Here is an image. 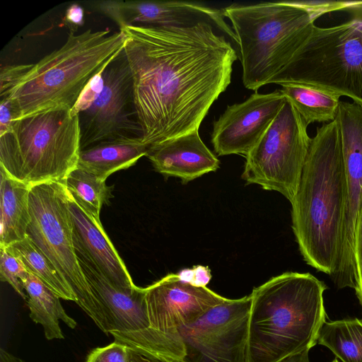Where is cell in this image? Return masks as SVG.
I'll use <instances>...</instances> for the list:
<instances>
[{
	"label": "cell",
	"instance_id": "cell-1",
	"mask_svg": "<svg viewBox=\"0 0 362 362\" xmlns=\"http://www.w3.org/2000/svg\"><path fill=\"white\" fill-rule=\"evenodd\" d=\"M215 28L199 21L119 29L127 37L124 52L141 139L150 147L199 130L230 83L238 54Z\"/></svg>",
	"mask_w": 362,
	"mask_h": 362
},
{
	"label": "cell",
	"instance_id": "cell-2",
	"mask_svg": "<svg viewBox=\"0 0 362 362\" xmlns=\"http://www.w3.org/2000/svg\"><path fill=\"white\" fill-rule=\"evenodd\" d=\"M345 173L336 119L312 138L297 192L291 202L292 228L305 262L330 276L341 242Z\"/></svg>",
	"mask_w": 362,
	"mask_h": 362
},
{
	"label": "cell",
	"instance_id": "cell-3",
	"mask_svg": "<svg viewBox=\"0 0 362 362\" xmlns=\"http://www.w3.org/2000/svg\"><path fill=\"white\" fill-rule=\"evenodd\" d=\"M326 284L310 273L288 272L251 294L247 362H279L310 350L326 322Z\"/></svg>",
	"mask_w": 362,
	"mask_h": 362
},
{
	"label": "cell",
	"instance_id": "cell-4",
	"mask_svg": "<svg viewBox=\"0 0 362 362\" xmlns=\"http://www.w3.org/2000/svg\"><path fill=\"white\" fill-rule=\"evenodd\" d=\"M121 30L70 32L64 44L44 57L5 95L19 118L64 108L71 110L88 82L124 49Z\"/></svg>",
	"mask_w": 362,
	"mask_h": 362
},
{
	"label": "cell",
	"instance_id": "cell-5",
	"mask_svg": "<svg viewBox=\"0 0 362 362\" xmlns=\"http://www.w3.org/2000/svg\"><path fill=\"white\" fill-rule=\"evenodd\" d=\"M221 11L236 37L243 85L255 92L281 83L319 18L296 1L233 4Z\"/></svg>",
	"mask_w": 362,
	"mask_h": 362
},
{
	"label": "cell",
	"instance_id": "cell-6",
	"mask_svg": "<svg viewBox=\"0 0 362 362\" xmlns=\"http://www.w3.org/2000/svg\"><path fill=\"white\" fill-rule=\"evenodd\" d=\"M81 150L78 115L52 110L18 119L0 136V168L30 187L62 182L77 168Z\"/></svg>",
	"mask_w": 362,
	"mask_h": 362
},
{
	"label": "cell",
	"instance_id": "cell-7",
	"mask_svg": "<svg viewBox=\"0 0 362 362\" xmlns=\"http://www.w3.org/2000/svg\"><path fill=\"white\" fill-rule=\"evenodd\" d=\"M284 83L313 86L362 105V20L314 25L280 84Z\"/></svg>",
	"mask_w": 362,
	"mask_h": 362
},
{
	"label": "cell",
	"instance_id": "cell-8",
	"mask_svg": "<svg viewBox=\"0 0 362 362\" xmlns=\"http://www.w3.org/2000/svg\"><path fill=\"white\" fill-rule=\"evenodd\" d=\"M27 235L65 279L76 304L105 334L107 322L79 264L73 242L67 190L62 182L31 187Z\"/></svg>",
	"mask_w": 362,
	"mask_h": 362
},
{
	"label": "cell",
	"instance_id": "cell-9",
	"mask_svg": "<svg viewBox=\"0 0 362 362\" xmlns=\"http://www.w3.org/2000/svg\"><path fill=\"white\" fill-rule=\"evenodd\" d=\"M308 124L286 101L265 133L245 156L242 178L291 202L297 192L312 138Z\"/></svg>",
	"mask_w": 362,
	"mask_h": 362
},
{
	"label": "cell",
	"instance_id": "cell-10",
	"mask_svg": "<svg viewBox=\"0 0 362 362\" xmlns=\"http://www.w3.org/2000/svg\"><path fill=\"white\" fill-rule=\"evenodd\" d=\"M335 119L341 141L345 200L339 257L331 277L338 288L355 290L356 238L362 208V105L340 101Z\"/></svg>",
	"mask_w": 362,
	"mask_h": 362
},
{
	"label": "cell",
	"instance_id": "cell-11",
	"mask_svg": "<svg viewBox=\"0 0 362 362\" xmlns=\"http://www.w3.org/2000/svg\"><path fill=\"white\" fill-rule=\"evenodd\" d=\"M251 296L227 298L180 328L187 362H247Z\"/></svg>",
	"mask_w": 362,
	"mask_h": 362
},
{
	"label": "cell",
	"instance_id": "cell-12",
	"mask_svg": "<svg viewBox=\"0 0 362 362\" xmlns=\"http://www.w3.org/2000/svg\"><path fill=\"white\" fill-rule=\"evenodd\" d=\"M104 86L95 103L81 113V148L124 137H141L131 70L124 49L103 70Z\"/></svg>",
	"mask_w": 362,
	"mask_h": 362
},
{
	"label": "cell",
	"instance_id": "cell-13",
	"mask_svg": "<svg viewBox=\"0 0 362 362\" xmlns=\"http://www.w3.org/2000/svg\"><path fill=\"white\" fill-rule=\"evenodd\" d=\"M146 288V304L150 327L165 333H179L224 298L206 286H196L169 274Z\"/></svg>",
	"mask_w": 362,
	"mask_h": 362
},
{
	"label": "cell",
	"instance_id": "cell-14",
	"mask_svg": "<svg viewBox=\"0 0 362 362\" xmlns=\"http://www.w3.org/2000/svg\"><path fill=\"white\" fill-rule=\"evenodd\" d=\"M286 101L280 90L255 92L246 100L228 106L214 122L211 143L218 156L245 157L265 133Z\"/></svg>",
	"mask_w": 362,
	"mask_h": 362
},
{
	"label": "cell",
	"instance_id": "cell-15",
	"mask_svg": "<svg viewBox=\"0 0 362 362\" xmlns=\"http://www.w3.org/2000/svg\"><path fill=\"white\" fill-rule=\"evenodd\" d=\"M98 7L119 29L125 26H182L206 21L236 42L235 33L226 23L222 11L200 4L177 1H104Z\"/></svg>",
	"mask_w": 362,
	"mask_h": 362
},
{
	"label": "cell",
	"instance_id": "cell-16",
	"mask_svg": "<svg viewBox=\"0 0 362 362\" xmlns=\"http://www.w3.org/2000/svg\"><path fill=\"white\" fill-rule=\"evenodd\" d=\"M76 255L91 291L104 314L109 334L112 331H134L150 327L145 288L136 286L132 288H125L118 286L86 258L78 253Z\"/></svg>",
	"mask_w": 362,
	"mask_h": 362
},
{
	"label": "cell",
	"instance_id": "cell-17",
	"mask_svg": "<svg viewBox=\"0 0 362 362\" xmlns=\"http://www.w3.org/2000/svg\"><path fill=\"white\" fill-rule=\"evenodd\" d=\"M69 210L76 252L90 261L118 286H136L124 262L106 234L101 221L85 211L67 191Z\"/></svg>",
	"mask_w": 362,
	"mask_h": 362
},
{
	"label": "cell",
	"instance_id": "cell-18",
	"mask_svg": "<svg viewBox=\"0 0 362 362\" xmlns=\"http://www.w3.org/2000/svg\"><path fill=\"white\" fill-rule=\"evenodd\" d=\"M154 170L183 184L216 171L219 160L202 141L199 130L152 146L146 154Z\"/></svg>",
	"mask_w": 362,
	"mask_h": 362
},
{
	"label": "cell",
	"instance_id": "cell-19",
	"mask_svg": "<svg viewBox=\"0 0 362 362\" xmlns=\"http://www.w3.org/2000/svg\"><path fill=\"white\" fill-rule=\"evenodd\" d=\"M149 148L141 137L103 141L81 149L77 167L106 180L111 174L134 165L140 158L146 156Z\"/></svg>",
	"mask_w": 362,
	"mask_h": 362
},
{
	"label": "cell",
	"instance_id": "cell-20",
	"mask_svg": "<svg viewBox=\"0 0 362 362\" xmlns=\"http://www.w3.org/2000/svg\"><path fill=\"white\" fill-rule=\"evenodd\" d=\"M30 188L0 168V247H7L27 237Z\"/></svg>",
	"mask_w": 362,
	"mask_h": 362
},
{
	"label": "cell",
	"instance_id": "cell-21",
	"mask_svg": "<svg viewBox=\"0 0 362 362\" xmlns=\"http://www.w3.org/2000/svg\"><path fill=\"white\" fill-rule=\"evenodd\" d=\"M22 281L28 295L30 318L42 326L47 339H64L59 320L71 329L76 327V322L66 313L60 298L29 272Z\"/></svg>",
	"mask_w": 362,
	"mask_h": 362
},
{
	"label": "cell",
	"instance_id": "cell-22",
	"mask_svg": "<svg viewBox=\"0 0 362 362\" xmlns=\"http://www.w3.org/2000/svg\"><path fill=\"white\" fill-rule=\"evenodd\" d=\"M280 91L289 100L308 126L310 123L331 122L336 119L340 95L313 86L284 83Z\"/></svg>",
	"mask_w": 362,
	"mask_h": 362
},
{
	"label": "cell",
	"instance_id": "cell-23",
	"mask_svg": "<svg viewBox=\"0 0 362 362\" xmlns=\"http://www.w3.org/2000/svg\"><path fill=\"white\" fill-rule=\"evenodd\" d=\"M5 248L60 298L76 303V298L65 279L28 235Z\"/></svg>",
	"mask_w": 362,
	"mask_h": 362
},
{
	"label": "cell",
	"instance_id": "cell-24",
	"mask_svg": "<svg viewBox=\"0 0 362 362\" xmlns=\"http://www.w3.org/2000/svg\"><path fill=\"white\" fill-rule=\"evenodd\" d=\"M110 334L115 341L142 355L180 358L185 356V347L180 333H165L149 327L134 331H112Z\"/></svg>",
	"mask_w": 362,
	"mask_h": 362
},
{
	"label": "cell",
	"instance_id": "cell-25",
	"mask_svg": "<svg viewBox=\"0 0 362 362\" xmlns=\"http://www.w3.org/2000/svg\"><path fill=\"white\" fill-rule=\"evenodd\" d=\"M317 344L328 348L342 362H362V320L326 321Z\"/></svg>",
	"mask_w": 362,
	"mask_h": 362
},
{
	"label": "cell",
	"instance_id": "cell-26",
	"mask_svg": "<svg viewBox=\"0 0 362 362\" xmlns=\"http://www.w3.org/2000/svg\"><path fill=\"white\" fill-rule=\"evenodd\" d=\"M95 174L77 167L62 182L66 190L85 211L100 219L103 204H109L113 186H107Z\"/></svg>",
	"mask_w": 362,
	"mask_h": 362
},
{
	"label": "cell",
	"instance_id": "cell-27",
	"mask_svg": "<svg viewBox=\"0 0 362 362\" xmlns=\"http://www.w3.org/2000/svg\"><path fill=\"white\" fill-rule=\"evenodd\" d=\"M28 271L24 264L5 247H0V279L8 283L24 300H28L23 279Z\"/></svg>",
	"mask_w": 362,
	"mask_h": 362
},
{
	"label": "cell",
	"instance_id": "cell-28",
	"mask_svg": "<svg viewBox=\"0 0 362 362\" xmlns=\"http://www.w3.org/2000/svg\"><path fill=\"white\" fill-rule=\"evenodd\" d=\"M86 362H131V351L125 345L115 341L91 350Z\"/></svg>",
	"mask_w": 362,
	"mask_h": 362
},
{
	"label": "cell",
	"instance_id": "cell-29",
	"mask_svg": "<svg viewBox=\"0 0 362 362\" xmlns=\"http://www.w3.org/2000/svg\"><path fill=\"white\" fill-rule=\"evenodd\" d=\"M103 70L95 75L84 88L76 103L70 110L71 116L79 115L87 110L98 98L104 86Z\"/></svg>",
	"mask_w": 362,
	"mask_h": 362
},
{
	"label": "cell",
	"instance_id": "cell-30",
	"mask_svg": "<svg viewBox=\"0 0 362 362\" xmlns=\"http://www.w3.org/2000/svg\"><path fill=\"white\" fill-rule=\"evenodd\" d=\"M30 64L1 66L0 72V96L5 95L30 69Z\"/></svg>",
	"mask_w": 362,
	"mask_h": 362
},
{
	"label": "cell",
	"instance_id": "cell-31",
	"mask_svg": "<svg viewBox=\"0 0 362 362\" xmlns=\"http://www.w3.org/2000/svg\"><path fill=\"white\" fill-rule=\"evenodd\" d=\"M177 274L181 280L196 286H206L211 278L210 269L200 265L182 269Z\"/></svg>",
	"mask_w": 362,
	"mask_h": 362
},
{
	"label": "cell",
	"instance_id": "cell-32",
	"mask_svg": "<svg viewBox=\"0 0 362 362\" xmlns=\"http://www.w3.org/2000/svg\"><path fill=\"white\" fill-rule=\"evenodd\" d=\"M0 105V136L8 132L14 121L20 115L12 101L8 98H1Z\"/></svg>",
	"mask_w": 362,
	"mask_h": 362
},
{
	"label": "cell",
	"instance_id": "cell-33",
	"mask_svg": "<svg viewBox=\"0 0 362 362\" xmlns=\"http://www.w3.org/2000/svg\"><path fill=\"white\" fill-rule=\"evenodd\" d=\"M356 264L357 271V284L355 291L362 307V208L359 216L356 231Z\"/></svg>",
	"mask_w": 362,
	"mask_h": 362
},
{
	"label": "cell",
	"instance_id": "cell-34",
	"mask_svg": "<svg viewBox=\"0 0 362 362\" xmlns=\"http://www.w3.org/2000/svg\"><path fill=\"white\" fill-rule=\"evenodd\" d=\"M65 21L75 30L84 23V11L81 6L74 4L68 7L65 13Z\"/></svg>",
	"mask_w": 362,
	"mask_h": 362
},
{
	"label": "cell",
	"instance_id": "cell-35",
	"mask_svg": "<svg viewBox=\"0 0 362 362\" xmlns=\"http://www.w3.org/2000/svg\"><path fill=\"white\" fill-rule=\"evenodd\" d=\"M131 351V362H187L184 358L142 355Z\"/></svg>",
	"mask_w": 362,
	"mask_h": 362
},
{
	"label": "cell",
	"instance_id": "cell-36",
	"mask_svg": "<svg viewBox=\"0 0 362 362\" xmlns=\"http://www.w3.org/2000/svg\"><path fill=\"white\" fill-rule=\"evenodd\" d=\"M308 350L288 356L279 362H310Z\"/></svg>",
	"mask_w": 362,
	"mask_h": 362
},
{
	"label": "cell",
	"instance_id": "cell-37",
	"mask_svg": "<svg viewBox=\"0 0 362 362\" xmlns=\"http://www.w3.org/2000/svg\"><path fill=\"white\" fill-rule=\"evenodd\" d=\"M344 11L350 13L353 18L362 20V1H356L355 4Z\"/></svg>",
	"mask_w": 362,
	"mask_h": 362
},
{
	"label": "cell",
	"instance_id": "cell-38",
	"mask_svg": "<svg viewBox=\"0 0 362 362\" xmlns=\"http://www.w3.org/2000/svg\"><path fill=\"white\" fill-rule=\"evenodd\" d=\"M0 362H25L23 359L14 356L10 352L1 349L0 350Z\"/></svg>",
	"mask_w": 362,
	"mask_h": 362
},
{
	"label": "cell",
	"instance_id": "cell-39",
	"mask_svg": "<svg viewBox=\"0 0 362 362\" xmlns=\"http://www.w3.org/2000/svg\"><path fill=\"white\" fill-rule=\"evenodd\" d=\"M332 362H339L337 358H335L334 360H333Z\"/></svg>",
	"mask_w": 362,
	"mask_h": 362
}]
</instances>
